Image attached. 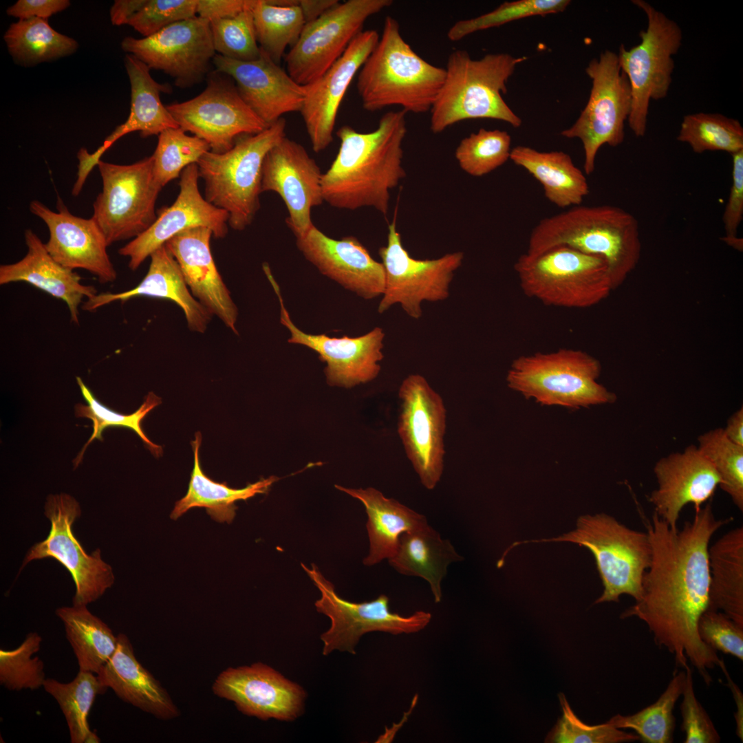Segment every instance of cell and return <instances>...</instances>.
Returning a JSON list of instances; mask_svg holds the SVG:
<instances>
[{
    "label": "cell",
    "instance_id": "1",
    "mask_svg": "<svg viewBox=\"0 0 743 743\" xmlns=\"http://www.w3.org/2000/svg\"><path fill=\"white\" fill-rule=\"evenodd\" d=\"M731 520L717 519L708 503L695 510L693 519L679 530L654 513L647 525L652 559L641 595L621 615L643 621L655 643L673 654L678 666L686 669L689 660L707 685L711 682L708 669L721 661L698 631L699 619L709 607V545Z\"/></svg>",
    "mask_w": 743,
    "mask_h": 743
},
{
    "label": "cell",
    "instance_id": "2",
    "mask_svg": "<svg viewBox=\"0 0 743 743\" xmlns=\"http://www.w3.org/2000/svg\"><path fill=\"white\" fill-rule=\"evenodd\" d=\"M406 114L385 113L368 133L348 125L338 129L337 155L322 176L324 202L340 209L372 207L387 215L390 191L406 176L402 166Z\"/></svg>",
    "mask_w": 743,
    "mask_h": 743
},
{
    "label": "cell",
    "instance_id": "3",
    "mask_svg": "<svg viewBox=\"0 0 743 743\" xmlns=\"http://www.w3.org/2000/svg\"><path fill=\"white\" fill-rule=\"evenodd\" d=\"M559 246L603 258L615 289L639 261L638 222L614 206H573L541 219L530 233L526 254L535 256Z\"/></svg>",
    "mask_w": 743,
    "mask_h": 743
},
{
    "label": "cell",
    "instance_id": "4",
    "mask_svg": "<svg viewBox=\"0 0 743 743\" xmlns=\"http://www.w3.org/2000/svg\"><path fill=\"white\" fill-rule=\"evenodd\" d=\"M444 78L445 69L417 54L403 39L398 21L387 16L358 72L356 89L366 111L398 106L405 113L423 114L430 111Z\"/></svg>",
    "mask_w": 743,
    "mask_h": 743
},
{
    "label": "cell",
    "instance_id": "5",
    "mask_svg": "<svg viewBox=\"0 0 743 743\" xmlns=\"http://www.w3.org/2000/svg\"><path fill=\"white\" fill-rule=\"evenodd\" d=\"M526 58L494 53L475 60L466 51L452 52L444 68V83L430 110L432 132L439 133L460 121L482 118L519 127L521 119L502 95L517 65Z\"/></svg>",
    "mask_w": 743,
    "mask_h": 743
},
{
    "label": "cell",
    "instance_id": "6",
    "mask_svg": "<svg viewBox=\"0 0 743 743\" xmlns=\"http://www.w3.org/2000/svg\"><path fill=\"white\" fill-rule=\"evenodd\" d=\"M286 128L281 118L259 133L239 137L226 152H206L197 163L205 199L227 212L233 230H243L254 220L260 208L263 160L286 136Z\"/></svg>",
    "mask_w": 743,
    "mask_h": 743
},
{
    "label": "cell",
    "instance_id": "7",
    "mask_svg": "<svg viewBox=\"0 0 743 743\" xmlns=\"http://www.w3.org/2000/svg\"><path fill=\"white\" fill-rule=\"evenodd\" d=\"M571 542L594 555L603 585L594 603L618 602L622 594L638 600L642 581L652 559L647 532L631 529L605 513L579 517L575 530L557 537L513 543L510 549L526 543Z\"/></svg>",
    "mask_w": 743,
    "mask_h": 743
},
{
    "label": "cell",
    "instance_id": "8",
    "mask_svg": "<svg viewBox=\"0 0 743 743\" xmlns=\"http://www.w3.org/2000/svg\"><path fill=\"white\" fill-rule=\"evenodd\" d=\"M601 372L588 353L560 349L515 358L506 380L510 389L542 405L574 409L615 402L616 396L596 381Z\"/></svg>",
    "mask_w": 743,
    "mask_h": 743
},
{
    "label": "cell",
    "instance_id": "9",
    "mask_svg": "<svg viewBox=\"0 0 743 743\" xmlns=\"http://www.w3.org/2000/svg\"><path fill=\"white\" fill-rule=\"evenodd\" d=\"M520 288L546 305L586 308L614 290L606 261L559 246L538 255H521L514 265Z\"/></svg>",
    "mask_w": 743,
    "mask_h": 743
},
{
    "label": "cell",
    "instance_id": "10",
    "mask_svg": "<svg viewBox=\"0 0 743 743\" xmlns=\"http://www.w3.org/2000/svg\"><path fill=\"white\" fill-rule=\"evenodd\" d=\"M632 2L645 12L647 27L639 33V44L630 50L621 45L617 56L631 89L628 125L636 137H643L647 129L650 100L663 99L669 91L674 69L672 56L681 46L682 31L674 21L648 2Z\"/></svg>",
    "mask_w": 743,
    "mask_h": 743
},
{
    "label": "cell",
    "instance_id": "11",
    "mask_svg": "<svg viewBox=\"0 0 743 743\" xmlns=\"http://www.w3.org/2000/svg\"><path fill=\"white\" fill-rule=\"evenodd\" d=\"M103 189L92 218L111 244L136 238L157 218L155 203L163 188L156 180L152 155L130 164L99 160Z\"/></svg>",
    "mask_w": 743,
    "mask_h": 743
},
{
    "label": "cell",
    "instance_id": "12",
    "mask_svg": "<svg viewBox=\"0 0 743 743\" xmlns=\"http://www.w3.org/2000/svg\"><path fill=\"white\" fill-rule=\"evenodd\" d=\"M585 72L592 80L588 101L575 122L561 135L581 141L583 169L586 175H590L594 171L599 149L604 144L617 147L624 141L632 95L629 80L615 52H602L599 58L589 63Z\"/></svg>",
    "mask_w": 743,
    "mask_h": 743
},
{
    "label": "cell",
    "instance_id": "13",
    "mask_svg": "<svg viewBox=\"0 0 743 743\" xmlns=\"http://www.w3.org/2000/svg\"><path fill=\"white\" fill-rule=\"evenodd\" d=\"M321 592L314 605L317 611L331 620L330 629L321 634L323 654L334 650L355 654L360 638L370 632H384L394 635L418 632L429 623L431 614L417 611L404 616L389 610V599L385 594L370 601L354 603L343 599L336 592L334 585L327 581L318 567L301 564Z\"/></svg>",
    "mask_w": 743,
    "mask_h": 743
},
{
    "label": "cell",
    "instance_id": "14",
    "mask_svg": "<svg viewBox=\"0 0 743 743\" xmlns=\"http://www.w3.org/2000/svg\"><path fill=\"white\" fill-rule=\"evenodd\" d=\"M385 270V286L378 306L380 314L400 304L411 318L419 319L423 301L438 302L449 296L455 272L464 253H447L434 259H416L405 248L395 220L388 226L387 244L378 250Z\"/></svg>",
    "mask_w": 743,
    "mask_h": 743
},
{
    "label": "cell",
    "instance_id": "15",
    "mask_svg": "<svg viewBox=\"0 0 743 743\" xmlns=\"http://www.w3.org/2000/svg\"><path fill=\"white\" fill-rule=\"evenodd\" d=\"M166 107L179 127L204 140L215 153L226 152L239 137L269 126L244 103L234 80L215 70L199 95Z\"/></svg>",
    "mask_w": 743,
    "mask_h": 743
},
{
    "label": "cell",
    "instance_id": "16",
    "mask_svg": "<svg viewBox=\"0 0 743 743\" xmlns=\"http://www.w3.org/2000/svg\"><path fill=\"white\" fill-rule=\"evenodd\" d=\"M393 3L391 0H348L338 3L320 17L305 23L285 54L286 71L306 85L325 73L363 31L365 21Z\"/></svg>",
    "mask_w": 743,
    "mask_h": 743
},
{
    "label": "cell",
    "instance_id": "17",
    "mask_svg": "<svg viewBox=\"0 0 743 743\" xmlns=\"http://www.w3.org/2000/svg\"><path fill=\"white\" fill-rule=\"evenodd\" d=\"M398 397V435L421 484L433 490L444 470L446 411L443 400L418 374L402 380Z\"/></svg>",
    "mask_w": 743,
    "mask_h": 743
},
{
    "label": "cell",
    "instance_id": "18",
    "mask_svg": "<svg viewBox=\"0 0 743 743\" xmlns=\"http://www.w3.org/2000/svg\"><path fill=\"white\" fill-rule=\"evenodd\" d=\"M80 513L79 503L71 495H50L45 505V515L51 523L49 535L30 549L21 568L35 559L58 561L74 580V605L96 601L114 583L112 568L102 559L100 550L87 554L73 534L72 525Z\"/></svg>",
    "mask_w": 743,
    "mask_h": 743
},
{
    "label": "cell",
    "instance_id": "19",
    "mask_svg": "<svg viewBox=\"0 0 743 743\" xmlns=\"http://www.w3.org/2000/svg\"><path fill=\"white\" fill-rule=\"evenodd\" d=\"M121 47L150 69L171 76L181 88L202 81L216 54L210 22L198 16L175 22L148 37L126 36Z\"/></svg>",
    "mask_w": 743,
    "mask_h": 743
},
{
    "label": "cell",
    "instance_id": "20",
    "mask_svg": "<svg viewBox=\"0 0 743 743\" xmlns=\"http://www.w3.org/2000/svg\"><path fill=\"white\" fill-rule=\"evenodd\" d=\"M266 274L279 299L280 322L290 334L288 342L305 346L319 354V358L327 363L324 372L329 385L351 388L378 376L381 369L378 363L384 358L385 334L381 327H376L357 337L338 338L305 333L292 321L271 271L268 270Z\"/></svg>",
    "mask_w": 743,
    "mask_h": 743
},
{
    "label": "cell",
    "instance_id": "21",
    "mask_svg": "<svg viewBox=\"0 0 743 743\" xmlns=\"http://www.w3.org/2000/svg\"><path fill=\"white\" fill-rule=\"evenodd\" d=\"M320 167L299 143L284 137L266 154L261 192L272 191L283 200L288 212L286 222L296 238L314 226L311 209L323 202Z\"/></svg>",
    "mask_w": 743,
    "mask_h": 743
},
{
    "label": "cell",
    "instance_id": "22",
    "mask_svg": "<svg viewBox=\"0 0 743 743\" xmlns=\"http://www.w3.org/2000/svg\"><path fill=\"white\" fill-rule=\"evenodd\" d=\"M198 167L192 164L180 176V191L175 202L160 208L151 226L118 250L129 258L128 266L136 270L144 260L177 234L193 228H210L215 238L228 231V215L202 196L198 186Z\"/></svg>",
    "mask_w": 743,
    "mask_h": 743
},
{
    "label": "cell",
    "instance_id": "23",
    "mask_svg": "<svg viewBox=\"0 0 743 743\" xmlns=\"http://www.w3.org/2000/svg\"><path fill=\"white\" fill-rule=\"evenodd\" d=\"M213 690L234 702L244 714L284 721L301 714L306 696L301 686L261 663L227 669L219 675Z\"/></svg>",
    "mask_w": 743,
    "mask_h": 743
},
{
    "label": "cell",
    "instance_id": "24",
    "mask_svg": "<svg viewBox=\"0 0 743 743\" xmlns=\"http://www.w3.org/2000/svg\"><path fill=\"white\" fill-rule=\"evenodd\" d=\"M379 38L375 30H363L325 73L305 85L306 94L300 113L315 153L323 151L332 142L343 99Z\"/></svg>",
    "mask_w": 743,
    "mask_h": 743
},
{
    "label": "cell",
    "instance_id": "25",
    "mask_svg": "<svg viewBox=\"0 0 743 743\" xmlns=\"http://www.w3.org/2000/svg\"><path fill=\"white\" fill-rule=\"evenodd\" d=\"M56 209L52 211L38 200L30 204L31 213L48 228L45 245L50 255L67 268L88 271L101 283L114 281L117 272L107 252L109 245L94 219L74 215L59 197Z\"/></svg>",
    "mask_w": 743,
    "mask_h": 743
},
{
    "label": "cell",
    "instance_id": "26",
    "mask_svg": "<svg viewBox=\"0 0 743 743\" xmlns=\"http://www.w3.org/2000/svg\"><path fill=\"white\" fill-rule=\"evenodd\" d=\"M215 70L230 76L244 103L268 125L282 116L300 112L306 94L305 85L297 83L261 50L252 61L233 60L216 54Z\"/></svg>",
    "mask_w": 743,
    "mask_h": 743
},
{
    "label": "cell",
    "instance_id": "27",
    "mask_svg": "<svg viewBox=\"0 0 743 743\" xmlns=\"http://www.w3.org/2000/svg\"><path fill=\"white\" fill-rule=\"evenodd\" d=\"M296 244L304 257L323 275L357 296L370 300L382 296L385 286L382 262L353 236L334 239L314 225Z\"/></svg>",
    "mask_w": 743,
    "mask_h": 743
},
{
    "label": "cell",
    "instance_id": "28",
    "mask_svg": "<svg viewBox=\"0 0 743 743\" xmlns=\"http://www.w3.org/2000/svg\"><path fill=\"white\" fill-rule=\"evenodd\" d=\"M658 487L648 496L654 513L671 528H677L682 508L694 510L712 498L720 480L712 464L691 444L682 451L661 457L654 467Z\"/></svg>",
    "mask_w": 743,
    "mask_h": 743
},
{
    "label": "cell",
    "instance_id": "29",
    "mask_svg": "<svg viewBox=\"0 0 743 743\" xmlns=\"http://www.w3.org/2000/svg\"><path fill=\"white\" fill-rule=\"evenodd\" d=\"M212 236L210 228H193L177 234L164 245L177 262L193 296L237 334L238 309L214 261L210 247Z\"/></svg>",
    "mask_w": 743,
    "mask_h": 743
},
{
    "label": "cell",
    "instance_id": "30",
    "mask_svg": "<svg viewBox=\"0 0 743 743\" xmlns=\"http://www.w3.org/2000/svg\"><path fill=\"white\" fill-rule=\"evenodd\" d=\"M149 257L148 272L136 287L121 292L96 294L87 299L82 309L92 312L114 302H125L138 297L165 299L182 308L191 330L204 332L213 315L193 296L177 262L166 246L155 250Z\"/></svg>",
    "mask_w": 743,
    "mask_h": 743
},
{
    "label": "cell",
    "instance_id": "31",
    "mask_svg": "<svg viewBox=\"0 0 743 743\" xmlns=\"http://www.w3.org/2000/svg\"><path fill=\"white\" fill-rule=\"evenodd\" d=\"M28 252L17 262L0 266V285L23 281L63 301L72 321L79 324L78 308L85 298L97 293L92 286L81 283V277L72 270L58 263L48 252L45 245L31 229L24 233Z\"/></svg>",
    "mask_w": 743,
    "mask_h": 743
},
{
    "label": "cell",
    "instance_id": "32",
    "mask_svg": "<svg viewBox=\"0 0 743 743\" xmlns=\"http://www.w3.org/2000/svg\"><path fill=\"white\" fill-rule=\"evenodd\" d=\"M125 66L131 85V107L127 120L118 126L94 153L88 151L85 160L88 166L97 165L102 155L116 141L129 133L139 131L142 138L159 136L163 131L179 127L160 100L161 93H170L168 84L155 81L150 68L132 54L125 57Z\"/></svg>",
    "mask_w": 743,
    "mask_h": 743
},
{
    "label": "cell",
    "instance_id": "33",
    "mask_svg": "<svg viewBox=\"0 0 743 743\" xmlns=\"http://www.w3.org/2000/svg\"><path fill=\"white\" fill-rule=\"evenodd\" d=\"M116 649L97 676L124 702L157 718L176 717L178 710L160 683L137 660L129 638L118 636Z\"/></svg>",
    "mask_w": 743,
    "mask_h": 743
},
{
    "label": "cell",
    "instance_id": "34",
    "mask_svg": "<svg viewBox=\"0 0 743 743\" xmlns=\"http://www.w3.org/2000/svg\"><path fill=\"white\" fill-rule=\"evenodd\" d=\"M341 491L360 500L367 515V530L369 539L368 555L363 563L370 566L390 559L395 554L400 536L428 526L424 515L385 497L376 488H347L335 485Z\"/></svg>",
    "mask_w": 743,
    "mask_h": 743
},
{
    "label": "cell",
    "instance_id": "35",
    "mask_svg": "<svg viewBox=\"0 0 743 743\" xmlns=\"http://www.w3.org/2000/svg\"><path fill=\"white\" fill-rule=\"evenodd\" d=\"M510 160L539 182L545 197L559 208L581 205L590 192L584 173L563 151L518 145L511 149Z\"/></svg>",
    "mask_w": 743,
    "mask_h": 743
},
{
    "label": "cell",
    "instance_id": "36",
    "mask_svg": "<svg viewBox=\"0 0 743 743\" xmlns=\"http://www.w3.org/2000/svg\"><path fill=\"white\" fill-rule=\"evenodd\" d=\"M462 559L451 543L428 525L403 533L395 554L388 561L400 574L426 580L438 603L442 601L441 582L448 566Z\"/></svg>",
    "mask_w": 743,
    "mask_h": 743
},
{
    "label": "cell",
    "instance_id": "37",
    "mask_svg": "<svg viewBox=\"0 0 743 743\" xmlns=\"http://www.w3.org/2000/svg\"><path fill=\"white\" fill-rule=\"evenodd\" d=\"M202 435L197 432L191 442L194 464L186 494L176 502L171 513L175 520L193 508H204L212 519L230 524L235 517L238 500H246L257 494L265 493L279 477L270 476L250 484L242 488H233L226 483L213 481L206 475L200 463L199 452Z\"/></svg>",
    "mask_w": 743,
    "mask_h": 743
},
{
    "label": "cell",
    "instance_id": "38",
    "mask_svg": "<svg viewBox=\"0 0 743 743\" xmlns=\"http://www.w3.org/2000/svg\"><path fill=\"white\" fill-rule=\"evenodd\" d=\"M708 609L723 612L743 627V528H733L709 548Z\"/></svg>",
    "mask_w": 743,
    "mask_h": 743
},
{
    "label": "cell",
    "instance_id": "39",
    "mask_svg": "<svg viewBox=\"0 0 743 743\" xmlns=\"http://www.w3.org/2000/svg\"><path fill=\"white\" fill-rule=\"evenodd\" d=\"M56 614L63 623L79 670L97 674L114 654L118 636L105 623L91 614L87 605L61 607L56 610Z\"/></svg>",
    "mask_w": 743,
    "mask_h": 743
},
{
    "label": "cell",
    "instance_id": "40",
    "mask_svg": "<svg viewBox=\"0 0 743 743\" xmlns=\"http://www.w3.org/2000/svg\"><path fill=\"white\" fill-rule=\"evenodd\" d=\"M251 10L259 47L279 64L305 25L299 0H253Z\"/></svg>",
    "mask_w": 743,
    "mask_h": 743
},
{
    "label": "cell",
    "instance_id": "41",
    "mask_svg": "<svg viewBox=\"0 0 743 743\" xmlns=\"http://www.w3.org/2000/svg\"><path fill=\"white\" fill-rule=\"evenodd\" d=\"M43 687L52 696L65 716L72 743H98L100 739L92 731L88 715L98 695L108 689L104 687L96 674L80 671L69 682L46 678Z\"/></svg>",
    "mask_w": 743,
    "mask_h": 743
},
{
    "label": "cell",
    "instance_id": "42",
    "mask_svg": "<svg viewBox=\"0 0 743 743\" xmlns=\"http://www.w3.org/2000/svg\"><path fill=\"white\" fill-rule=\"evenodd\" d=\"M3 39L10 54L24 65H32L74 53L78 43L62 34L41 18L20 19L12 23Z\"/></svg>",
    "mask_w": 743,
    "mask_h": 743
},
{
    "label": "cell",
    "instance_id": "43",
    "mask_svg": "<svg viewBox=\"0 0 743 743\" xmlns=\"http://www.w3.org/2000/svg\"><path fill=\"white\" fill-rule=\"evenodd\" d=\"M77 383L80 389L87 405L80 403L75 406L76 417L87 418L93 422V433L81 451L74 461V467L80 463L84 452L88 445L94 440H103V430L108 427H124L133 430L141 438L152 454L159 457L162 454V447L152 442L145 435L142 428V421L155 407L161 404L162 400L154 393L150 391L145 396L144 400L138 410L130 415H125L110 409L102 404L85 385L80 377H76Z\"/></svg>",
    "mask_w": 743,
    "mask_h": 743
},
{
    "label": "cell",
    "instance_id": "44",
    "mask_svg": "<svg viewBox=\"0 0 743 743\" xmlns=\"http://www.w3.org/2000/svg\"><path fill=\"white\" fill-rule=\"evenodd\" d=\"M685 678V671H679L674 675L665 691L654 703L632 715L617 714L607 722L617 729H633L643 742H672L675 729L673 710L682 695Z\"/></svg>",
    "mask_w": 743,
    "mask_h": 743
},
{
    "label": "cell",
    "instance_id": "45",
    "mask_svg": "<svg viewBox=\"0 0 743 743\" xmlns=\"http://www.w3.org/2000/svg\"><path fill=\"white\" fill-rule=\"evenodd\" d=\"M677 140L696 153L722 151L732 155L743 149V128L737 120L720 114H691L684 117Z\"/></svg>",
    "mask_w": 743,
    "mask_h": 743
},
{
    "label": "cell",
    "instance_id": "46",
    "mask_svg": "<svg viewBox=\"0 0 743 743\" xmlns=\"http://www.w3.org/2000/svg\"><path fill=\"white\" fill-rule=\"evenodd\" d=\"M698 449L712 464L719 486L743 511V446L730 441L722 428L711 429L698 438Z\"/></svg>",
    "mask_w": 743,
    "mask_h": 743
},
{
    "label": "cell",
    "instance_id": "47",
    "mask_svg": "<svg viewBox=\"0 0 743 743\" xmlns=\"http://www.w3.org/2000/svg\"><path fill=\"white\" fill-rule=\"evenodd\" d=\"M209 151L211 148L207 142L195 136L188 135L180 127L163 131L158 136L152 155L156 180L164 187L179 177L186 167L197 164Z\"/></svg>",
    "mask_w": 743,
    "mask_h": 743
},
{
    "label": "cell",
    "instance_id": "48",
    "mask_svg": "<svg viewBox=\"0 0 743 743\" xmlns=\"http://www.w3.org/2000/svg\"><path fill=\"white\" fill-rule=\"evenodd\" d=\"M510 144L511 138L507 131L481 128L460 141L455 156L465 173L481 177L510 159Z\"/></svg>",
    "mask_w": 743,
    "mask_h": 743
},
{
    "label": "cell",
    "instance_id": "49",
    "mask_svg": "<svg viewBox=\"0 0 743 743\" xmlns=\"http://www.w3.org/2000/svg\"><path fill=\"white\" fill-rule=\"evenodd\" d=\"M42 638L37 632L28 633L13 649H0V684L12 691L36 690L46 679L44 663L34 656L41 649Z\"/></svg>",
    "mask_w": 743,
    "mask_h": 743
},
{
    "label": "cell",
    "instance_id": "50",
    "mask_svg": "<svg viewBox=\"0 0 743 743\" xmlns=\"http://www.w3.org/2000/svg\"><path fill=\"white\" fill-rule=\"evenodd\" d=\"M570 3V1L568 0L506 1L477 17L457 21L448 30L446 36L452 42L459 41L477 31L498 27L523 18L561 12Z\"/></svg>",
    "mask_w": 743,
    "mask_h": 743
},
{
    "label": "cell",
    "instance_id": "51",
    "mask_svg": "<svg viewBox=\"0 0 743 743\" xmlns=\"http://www.w3.org/2000/svg\"><path fill=\"white\" fill-rule=\"evenodd\" d=\"M209 22L216 54L239 61H252L260 57L261 50L256 37L251 8L233 17Z\"/></svg>",
    "mask_w": 743,
    "mask_h": 743
},
{
    "label": "cell",
    "instance_id": "52",
    "mask_svg": "<svg viewBox=\"0 0 743 743\" xmlns=\"http://www.w3.org/2000/svg\"><path fill=\"white\" fill-rule=\"evenodd\" d=\"M562 716L548 734L546 742L618 743L640 740L638 735L627 733L606 722L588 725L577 717L563 693L559 694Z\"/></svg>",
    "mask_w": 743,
    "mask_h": 743
},
{
    "label": "cell",
    "instance_id": "53",
    "mask_svg": "<svg viewBox=\"0 0 743 743\" xmlns=\"http://www.w3.org/2000/svg\"><path fill=\"white\" fill-rule=\"evenodd\" d=\"M197 0H146L127 25L144 37L197 14Z\"/></svg>",
    "mask_w": 743,
    "mask_h": 743
},
{
    "label": "cell",
    "instance_id": "54",
    "mask_svg": "<svg viewBox=\"0 0 743 743\" xmlns=\"http://www.w3.org/2000/svg\"><path fill=\"white\" fill-rule=\"evenodd\" d=\"M698 631L701 640L716 652L743 660V627L723 612L707 609L699 619Z\"/></svg>",
    "mask_w": 743,
    "mask_h": 743
},
{
    "label": "cell",
    "instance_id": "55",
    "mask_svg": "<svg viewBox=\"0 0 743 743\" xmlns=\"http://www.w3.org/2000/svg\"><path fill=\"white\" fill-rule=\"evenodd\" d=\"M686 678L682 693L680 711L682 730L685 743H718L720 737L709 715L698 700L693 685L692 670L685 669Z\"/></svg>",
    "mask_w": 743,
    "mask_h": 743
},
{
    "label": "cell",
    "instance_id": "56",
    "mask_svg": "<svg viewBox=\"0 0 743 743\" xmlns=\"http://www.w3.org/2000/svg\"><path fill=\"white\" fill-rule=\"evenodd\" d=\"M732 184L722 221L727 236L737 235L743 219V149L732 154Z\"/></svg>",
    "mask_w": 743,
    "mask_h": 743
},
{
    "label": "cell",
    "instance_id": "57",
    "mask_svg": "<svg viewBox=\"0 0 743 743\" xmlns=\"http://www.w3.org/2000/svg\"><path fill=\"white\" fill-rule=\"evenodd\" d=\"M68 0H19L7 9V14L20 19L41 18L47 19L52 15L67 8Z\"/></svg>",
    "mask_w": 743,
    "mask_h": 743
},
{
    "label": "cell",
    "instance_id": "58",
    "mask_svg": "<svg viewBox=\"0 0 743 743\" xmlns=\"http://www.w3.org/2000/svg\"><path fill=\"white\" fill-rule=\"evenodd\" d=\"M253 0H197V14L209 21L233 17L250 8Z\"/></svg>",
    "mask_w": 743,
    "mask_h": 743
},
{
    "label": "cell",
    "instance_id": "59",
    "mask_svg": "<svg viewBox=\"0 0 743 743\" xmlns=\"http://www.w3.org/2000/svg\"><path fill=\"white\" fill-rule=\"evenodd\" d=\"M146 0H116L110 9V19L114 25L127 24L130 18L144 5Z\"/></svg>",
    "mask_w": 743,
    "mask_h": 743
},
{
    "label": "cell",
    "instance_id": "60",
    "mask_svg": "<svg viewBox=\"0 0 743 743\" xmlns=\"http://www.w3.org/2000/svg\"><path fill=\"white\" fill-rule=\"evenodd\" d=\"M337 0H299L305 23L316 20L337 4Z\"/></svg>",
    "mask_w": 743,
    "mask_h": 743
},
{
    "label": "cell",
    "instance_id": "61",
    "mask_svg": "<svg viewBox=\"0 0 743 743\" xmlns=\"http://www.w3.org/2000/svg\"><path fill=\"white\" fill-rule=\"evenodd\" d=\"M726 437L732 442L743 446V408L741 407L728 419L723 429Z\"/></svg>",
    "mask_w": 743,
    "mask_h": 743
},
{
    "label": "cell",
    "instance_id": "62",
    "mask_svg": "<svg viewBox=\"0 0 743 743\" xmlns=\"http://www.w3.org/2000/svg\"><path fill=\"white\" fill-rule=\"evenodd\" d=\"M719 667L723 671L724 674H725V676L726 677L727 682H728V685L730 687V689H731V691L733 693L735 703L737 704V711H736V713L734 715L735 718V721H736V724H737L736 733H737V735H738V737H740V739L742 741V740H743V713H743V708H742L743 707V706H742L743 697H742V692L740 691V689L738 688V687L734 683V682L731 678V677H730V676H729V673H728V671L726 670V668L725 667L723 659H721V661H720V663L719 664Z\"/></svg>",
    "mask_w": 743,
    "mask_h": 743
},
{
    "label": "cell",
    "instance_id": "63",
    "mask_svg": "<svg viewBox=\"0 0 743 743\" xmlns=\"http://www.w3.org/2000/svg\"><path fill=\"white\" fill-rule=\"evenodd\" d=\"M723 241H725L729 246L737 249L738 250H742V239L735 236H727L725 235L723 237Z\"/></svg>",
    "mask_w": 743,
    "mask_h": 743
}]
</instances>
